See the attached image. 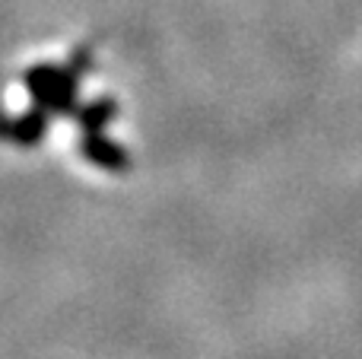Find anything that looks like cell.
<instances>
[{
    "instance_id": "7a4b0ae2",
    "label": "cell",
    "mask_w": 362,
    "mask_h": 359,
    "mask_svg": "<svg viewBox=\"0 0 362 359\" xmlns=\"http://www.w3.org/2000/svg\"><path fill=\"white\" fill-rule=\"evenodd\" d=\"M80 150L89 163H95L105 172H127V165H131V156H127L124 146L108 140V137H102V134H86Z\"/></svg>"
},
{
    "instance_id": "3957f363",
    "label": "cell",
    "mask_w": 362,
    "mask_h": 359,
    "mask_svg": "<svg viewBox=\"0 0 362 359\" xmlns=\"http://www.w3.org/2000/svg\"><path fill=\"white\" fill-rule=\"evenodd\" d=\"M45 131H48V112H45V108H32V112H25L23 118L13 121L6 134H10L16 143L32 146V143H38V140L45 137Z\"/></svg>"
},
{
    "instance_id": "6da1fadb",
    "label": "cell",
    "mask_w": 362,
    "mask_h": 359,
    "mask_svg": "<svg viewBox=\"0 0 362 359\" xmlns=\"http://www.w3.org/2000/svg\"><path fill=\"white\" fill-rule=\"evenodd\" d=\"M80 54H76L74 67H35L25 76L32 99L38 102V108H45L48 114L54 112H74L76 105V76H80Z\"/></svg>"
},
{
    "instance_id": "277c9868",
    "label": "cell",
    "mask_w": 362,
    "mask_h": 359,
    "mask_svg": "<svg viewBox=\"0 0 362 359\" xmlns=\"http://www.w3.org/2000/svg\"><path fill=\"white\" fill-rule=\"evenodd\" d=\"M112 114H115V102L112 99L93 102L89 108H83V112H80V124H83V131H86V134H99L102 127L112 121Z\"/></svg>"
}]
</instances>
